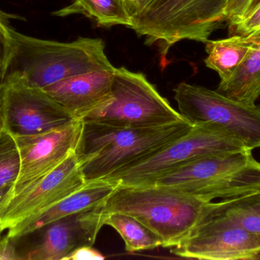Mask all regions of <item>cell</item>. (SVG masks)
Listing matches in <instances>:
<instances>
[{
	"label": "cell",
	"mask_w": 260,
	"mask_h": 260,
	"mask_svg": "<svg viewBox=\"0 0 260 260\" xmlns=\"http://www.w3.org/2000/svg\"><path fill=\"white\" fill-rule=\"evenodd\" d=\"M11 187L3 188V189H0V206L2 203L4 201L5 198L7 196L8 193H9V190H10Z\"/></svg>",
	"instance_id": "cell-28"
},
{
	"label": "cell",
	"mask_w": 260,
	"mask_h": 260,
	"mask_svg": "<svg viewBox=\"0 0 260 260\" xmlns=\"http://www.w3.org/2000/svg\"><path fill=\"white\" fill-rule=\"evenodd\" d=\"M259 259H260V258H259Z\"/></svg>",
	"instance_id": "cell-32"
},
{
	"label": "cell",
	"mask_w": 260,
	"mask_h": 260,
	"mask_svg": "<svg viewBox=\"0 0 260 260\" xmlns=\"http://www.w3.org/2000/svg\"><path fill=\"white\" fill-rule=\"evenodd\" d=\"M85 183L80 160L74 151L51 172L3 201L0 206V226L7 232L79 190Z\"/></svg>",
	"instance_id": "cell-12"
},
{
	"label": "cell",
	"mask_w": 260,
	"mask_h": 260,
	"mask_svg": "<svg viewBox=\"0 0 260 260\" xmlns=\"http://www.w3.org/2000/svg\"><path fill=\"white\" fill-rule=\"evenodd\" d=\"M114 70L75 75L42 90L62 105L73 119L82 120L112 97Z\"/></svg>",
	"instance_id": "cell-14"
},
{
	"label": "cell",
	"mask_w": 260,
	"mask_h": 260,
	"mask_svg": "<svg viewBox=\"0 0 260 260\" xmlns=\"http://www.w3.org/2000/svg\"><path fill=\"white\" fill-rule=\"evenodd\" d=\"M228 0H154L133 18V29L145 38V44L156 45L160 64L176 43L183 40L205 43L226 23Z\"/></svg>",
	"instance_id": "cell-4"
},
{
	"label": "cell",
	"mask_w": 260,
	"mask_h": 260,
	"mask_svg": "<svg viewBox=\"0 0 260 260\" xmlns=\"http://www.w3.org/2000/svg\"><path fill=\"white\" fill-rule=\"evenodd\" d=\"M0 111L14 137L47 132L74 120L42 89L10 79L0 81Z\"/></svg>",
	"instance_id": "cell-9"
},
{
	"label": "cell",
	"mask_w": 260,
	"mask_h": 260,
	"mask_svg": "<svg viewBox=\"0 0 260 260\" xmlns=\"http://www.w3.org/2000/svg\"><path fill=\"white\" fill-rule=\"evenodd\" d=\"M184 120L142 73L116 67L112 97L82 119L118 128H154Z\"/></svg>",
	"instance_id": "cell-6"
},
{
	"label": "cell",
	"mask_w": 260,
	"mask_h": 260,
	"mask_svg": "<svg viewBox=\"0 0 260 260\" xmlns=\"http://www.w3.org/2000/svg\"><path fill=\"white\" fill-rule=\"evenodd\" d=\"M259 36L233 35L224 39L208 40L204 43L206 67L218 73L220 82L227 80L241 67Z\"/></svg>",
	"instance_id": "cell-16"
},
{
	"label": "cell",
	"mask_w": 260,
	"mask_h": 260,
	"mask_svg": "<svg viewBox=\"0 0 260 260\" xmlns=\"http://www.w3.org/2000/svg\"><path fill=\"white\" fill-rule=\"evenodd\" d=\"M83 122L76 152L85 182L105 180L160 151L190 131L186 121L154 128H118Z\"/></svg>",
	"instance_id": "cell-2"
},
{
	"label": "cell",
	"mask_w": 260,
	"mask_h": 260,
	"mask_svg": "<svg viewBox=\"0 0 260 260\" xmlns=\"http://www.w3.org/2000/svg\"><path fill=\"white\" fill-rule=\"evenodd\" d=\"M211 201L157 185L117 186L97 206L102 218L126 214L148 227L171 249L189 236L201 221Z\"/></svg>",
	"instance_id": "cell-3"
},
{
	"label": "cell",
	"mask_w": 260,
	"mask_h": 260,
	"mask_svg": "<svg viewBox=\"0 0 260 260\" xmlns=\"http://www.w3.org/2000/svg\"><path fill=\"white\" fill-rule=\"evenodd\" d=\"M71 4L53 12L55 16L85 15L99 26L124 25L131 27L133 19L126 0H71Z\"/></svg>",
	"instance_id": "cell-18"
},
{
	"label": "cell",
	"mask_w": 260,
	"mask_h": 260,
	"mask_svg": "<svg viewBox=\"0 0 260 260\" xmlns=\"http://www.w3.org/2000/svg\"><path fill=\"white\" fill-rule=\"evenodd\" d=\"M256 0H228L226 6V23L229 27L244 19L254 6Z\"/></svg>",
	"instance_id": "cell-23"
},
{
	"label": "cell",
	"mask_w": 260,
	"mask_h": 260,
	"mask_svg": "<svg viewBox=\"0 0 260 260\" xmlns=\"http://www.w3.org/2000/svg\"><path fill=\"white\" fill-rule=\"evenodd\" d=\"M170 250L173 254L187 259H259L260 235L247 232L225 217L208 212L207 207L189 236Z\"/></svg>",
	"instance_id": "cell-10"
},
{
	"label": "cell",
	"mask_w": 260,
	"mask_h": 260,
	"mask_svg": "<svg viewBox=\"0 0 260 260\" xmlns=\"http://www.w3.org/2000/svg\"><path fill=\"white\" fill-rule=\"evenodd\" d=\"M6 131L5 128L4 122H3V117H2L1 111H0V134L3 131Z\"/></svg>",
	"instance_id": "cell-29"
},
{
	"label": "cell",
	"mask_w": 260,
	"mask_h": 260,
	"mask_svg": "<svg viewBox=\"0 0 260 260\" xmlns=\"http://www.w3.org/2000/svg\"><path fill=\"white\" fill-rule=\"evenodd\" d=\"M244 149L249 148L222 130L196 125L158 152L105 180L117 186H147L197 159Z\"/></svg>",
	"instance_id": "cell-8"
},
{
	"label": "cell",
	"mask_w": 260,
	"mask_h": 260,
	"mask_svg": "<svg viewBox=\"0 0 260 260\" xmlns=\"http://www.w3.org/2000/svg\"><path fill=\"white\" fill-rule=\"evenodd\" d=\"M179 113L192 126L222 130L249 149L260 148V105L234 100L217 90L181 82L174 89Z\"/></svg>",
	"instance_id": "cell-7"
},
{
	"label": "cell",
	"mask_w": 260,
	"mask_h": 260,
	"mask_svg": "<svg viewBox=\"0 0 260 260\" xmlns=\"http://www.w3.org/2000/svg\"><path fill=\"white\" fill-rule=\"evenodd\" d=\"M104 227L97 207L65 217L27 234V243L18 247L19 260H67L76 249L93 246ZM25 236V235H24Z\"/></svg>",
	"instance_id": "cell-13"
},
{
	"label": "cell",
	"mask_w": 260,
	"mask_h": 260,
	"mask_svg": "<svg viewBox=\"0 0 260 260\" xmlns=\"http://www.w3.org/2000/svg\"><path fill=\"white\" fill-rule=\"evenodd\" d=\"M259 0H256V3H255V4H256V3H258V2H259Z\"/></svg>",
	"instance_id": "cell-31"
},
{
	"label": "cell",
	"mask_w": 260,
	"mask_h": 260,
	"mask_svg": "<svg viewBox=\"0 0 260 260\" xmlns=\"http://www.w3.org/2000/svg\"><path fill=\"white\" fill-rule=\"evenodd\" d=\"M82 128V121L74 119L47 132L13 136L19 152L20 170L4 201L36 183L76 151Z\"/></svg>",
	"instance_id": "cell-11"
},
{
	"label": "cell",
	"mask_w": 260,
	"mask_h": 260,
	"mask_svg": "<svg viewBox=\"0 0 260 260\" xmlns=\"http://www.w3.org/2000/svg\"><path fill=\"white\" fill-rule=\"evenodd\" d=\"M20 170V156L13 136L4 131L0 134V189L12 187Z\"/></svg>",
	"instance_id": "cell-21"
},
{
	"label": "cell",
	"mask_w": 260,
	"mask_h": 260,
	"mask_svg": "<svg viewBox=\"0 0 260 260\" xmlns=\"http://www.w3.org/2000/svg\"><path fill=\"white\" fill-rule=\"evenodd\" d=\"M104 226L113 227L125 243L129 253L152 250L161 247L160 240L148 227L126 214H108L103 217Z\"/></svg>",
	"instance_id": "cell-20"
},
{
	"label": "cell",
	"mask_w": 260,
	"mask_h": 260,
	"mask_svg": "<svg viewBox=\"0 0 260 260\" xmlns=\"http://www.w3.org/2000/svg\"><path fill=\"white\" fill-rule=\"evenodd\" d=\"M117 187V183L108 180L86 182L81 189L59 203L7 230L6 235L16 239L61 218L91 210L108 198Z\"/></svg>",
	"instance_id": "cell-15"
},
{
	"label": "cell",
	"mask_w": 260,
	"mask_h": 260,
	"mask_svg": "<svg viewBox=\"0 0 260 260\" xmlns=\"http://www.w3.org/2000/svg\"><path fill=\"white\" fill-rule=\"evenodd\" d=\"M5 232H6V230H3V229L2 228L1 226H0V241H1L2 238L4 236V235H3V233H4Z\"/></svg>",
	"instance_id": "cell-30"
},
{
	"label": "cell",
	"mask_w": 260,
	"mask_h": 260,
	"mask_svg": "<svg viewBox=\"0 0 260 260\" xmlns=\"http://www.w3.org/2000/svg\"><path fill=\"white\" fill-rule=\"evenodd\" d=\"M0 260H19L16 242L6 235L0 241Z\"/></svg>",
	"instance_id": "cell-25"
},
{
	"label": "cell",
	"mask_w": 260,
	"mask_h": 260,
	"mask_svg": "<svg viewBox=\"0 0 260 260\" xmlns=\"http://www.w3.org/2000/svg\"><path fill=\"white\" fill-rule=\"evenodd\" d=\"M154 0H126L128 10L132 19L141 13Z\"/></svg>",
	"instance_id": "cell-27"
},
{
	"label": "cell",
	"mask_w": 260,
	"mask_h": 260,
	"mask_svg": "<svg viewBox=\"0 0 260 260\" xmlns=\"http://www.w3.org/2000/svg\"><path fill=\"white\" fill-rule=\"evenodd\" d=\"M105 256L93 246H83L76 249L67 260H103Z\"/></svg>",
	"instance_id": "cell-26"
},
{
	"label": "cell",
	"mask_w": 260,
	"mask_h": 260,
	"mask_svg": "<svg viewBox=\"0 0 260 260\" xmlns=\"http://www.w3.org/2000/svg\"><path fill=\"white\" fill-rule=\"evenodd\" d=\"M208 212L225 217L247 232L260 235V189L218 203L211 201Z\"/></svg>",
	"instance_id": "cell-19"
},
{
	"label": "cell",
	"mask_w": 260,
	"mask_h": 260,
	"mask_svg": "<svg viewBox=\"0 0 260 260\" xmlns=\"http://www.w3.org/2000/svg\"><path fill=\"white\" fill-rule=\"evenodd\" d=\"M229 28L232 35L256 36L260 35V0L249 11L242 21Z\"/></svg>",
	"instance_id": "cell-22"
},
{
	"label": "cell",
	"mask_w": 260,
	"mask_h": 260,
	"mask_svg": "<svg viewBox=\"0 0 260 260\" xmlns=\"http://www.w3.org/2000/svg\"><path fill=\"white\" fill-rule=\"evenodd\" d=\"M12 44V28L0 15V77L10 57Z\"/></svg>",
	"instance_id": "cell-24"
},
{
	"label": "cell",
	"mask_w": 260,
	"mask_h": 260,
	"mask_svg": "<svg viewBox=\"0 0 260 260\" xmlns=\"http://www.w3.org/2000/svg\"><path fill=\"white\" fill-rule=\"evenodd\" d=\"M217 91L247 105L256 104L260 96V35L247 57L236 72Z\"/></svg>",
	"instance_id": "cell-17"
},
{
	"label": "cell",
	"mask_w": 260,
	"mask_h": 260,
	"mask_svg": "<svg viewBox=\"0 0 260 260\" xmlns=\"http://www.w3.org/2000/svg\"><path fill=\"white\" fill-rule=\"evenodd\" d=\"M12 53L0 81L10 79L43 89L75 75L115 69L101 38L59 42L27 36L12 28Z\"/></svg>",
	"instance_id": "cell-1"
},
{
	"label": "cell",
	"mask_w": 260,
	"mask_h": 260,
	"mask_svg": "<svg viewBox=\"0 0 260 260\" xmlns=\"http://www.w3.org/2000/svg\"><path fill=\"white\" fill-rule=\"evenodd\" d=\"M150 185L181 191L208 201L230 199L259 190L260 162L250 149L212 154L193 160Z\"/></svg>",
	"instance_id": "cell-5"
}]
</instances>
